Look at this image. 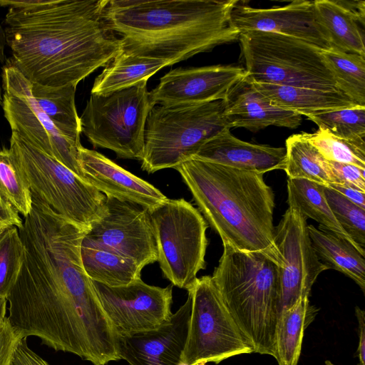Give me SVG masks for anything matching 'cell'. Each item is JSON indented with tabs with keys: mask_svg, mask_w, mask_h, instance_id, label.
Returning a JSON list of instances; mask_svg holds the SVG:
<instances>
[{
	"mask_svg": "<svg viewBox=\"0 0 365 365\" xmlns=\"http://www.w3.org/2000/svg\"><path fill=\"white\" fill-rule=\"evenodd\" d=\"M18 230L25 256L6 297L12 327L93 365L119 360L118 335L82 264L86 231L61 220L40 226L32 210Z\"/></svg>",
	"mask_w": 365,
	"mask_h": 365,
	"instance_id": "1",
	"label": "cell"
},
{
	"mask_svg": "<svg viewBox=\"0 0 365 365\" xmlns=\"http://www.w3.org/2000/svg\"><path fill=\"white\" fill-rule=\"evenodd\" d=\"M107 1L44 0L9 9L4 29L11 63L30 83L77 86L123 48L105 20Z\"/></svg>",
	"mask_w": 365,
	"mask_h": 365,
	"instance_id": "2",
	"label": "cell"
},
{
	"mask_svg": "<svg viewBox=\"0 0 365 365\" xmlns=\"http://www.w3.org/2000/svg\"><path fill=\"white\" fill-rule=\"evenodd\" d=\"M237 0H108L107 25L137 56L173 66L239 40L231 21Z\"/></svg>",
	"mask_w": 365,
	"mask_h": 365,
	"instance_id": "3",
	"label": "cell"
},
{
	"mask_svg": "<svg viewBox=\"0 0 365 365\" xmlns=\"http://www.w3.org/2000/svg\"><path fill=\"white\" fill-rule=\"evenodd\" d=\"M174 169L222 245L241 252H261L282 266L274 241V194L264 174L195 158Z\"/></svg>",
	"mask_w": 365,
	"mask_h": 365,
	"instance_id": "4",
	"label": "cell"
},
{
	"mask_svg": "<svg viewBox=\"0 0 365 365\" xmlns=\"http://www.w3.org/2000/svg\"><path fill=\"white\" fill-rule=\"evenodd\" d=\"M211 277L254 352L274 357L275 330L282 311L279 266L261 252L223 245Z\"/></svg>",
	"mask_w": 365,
	"mask_h": 365,
	"instance_id": "5",
	"label": "cell"
},
{
	"mask_svg": "<svg viewBox=\"0 0 365 365\" xmlns=\"http://www.w3.org/2000/svg\"><path fill=\"white\" fill-rule=\"evenodd\" d=\"M223 101L200 104L155 105L147 118L141 168L148 173L175 168L208 140L230 129Z\"/></svg>",
	"mask_w": 365,
	"mask_h": 365,
	"instance_id": "6",
	"label": "cell"
},
{
	"mask_svg": "<svg viewBox=\"0 0 365 365\" xmlns=\"http://www.w3.org/2000/svg\"><path fill=\"white\" fill-rule=\"evenodd\" d=\"M239 41L245 70L252 82L339 91L321 51L302 40L247 31L240 33Z\"/></svg>",
	"mask_w": 365,
	"mask_h": 365,
	"instance_id": "7",
	"label": "cell"
},
{
	"mask_svg": "<svg viewBox=\"0 0 365 365\" xmlns=\"http://www.w3.org/2000/svg\"><path fill=\"white\" fill-rule=\"evenodd\" d=\"M9 150L31 193L58 215L88 230L106 210V197L56 159L11 133Z\"/></svg>",
	"mask_w": 365,
	"mask_h": 365,
	"instance_id": "8",
	"label": "cell"
},
{
	"mask_svg": "<svg viewBox=\"0 0 365 365\" xmlns=\"http://www.w3.org/2000/svg\"><path fill=\"white\" fill-rule=\"evenodd\" d=\"M147 81L106 95H91L80 123L81 132L94 148L111 150L119 158L141 160L145 123L153 107Z\"/></svg>",
	"mask_w": 365,
	"mask_h": 365,
	"instance_id": "9",
	"label": "cell"
},
{
	"mask_svg": "<svg viewBox=\"0 0 365 365\" xmlns=\"http://www.w3.org/2000/svg\"><path fill=\"white\" fill-rule=\"evenodd\" d=\"M150 213L163 277L187 291L206 267L208 225L200 211L183 198L168 199Z\"/></svg>",
	"mask_w": 365,
	"mask_h": 365,
	"instance_id": "10",
	"label": "cell"
},
{
	"mask_svg": "<svg viewBox=\"0 0 365 365\" xmlns=\"http://www.w3.org/2000/svg\"><path fill=\"white\" fill-rule=\"evenodd\" d=\"M192 307L182 365L218 364L239 354L253 353L224 304L211 276L197 278L187 290Z\"/></svg>",
	"mask_w": 365,
	"mask_h": 365,
	"instance_id": "11",
	"label": "cell"
},
{
	"mask_svg": "<svg viewBox=\"0 0 365 365\" xmlns=\"http://www.w3.org/2000/svg\"><path fill=\"white\" fill-rule=\"evenodd\" d=\"M2 87V107L11 132L84 180L78 161L82 145L56 128L32 96L30 81L11 62L3 68Z\"/></svg>",
	"mask_w": 365,
	"mask_h": 365,
	"instance_id": "12",
	"label": "cell"
},
{
	"mask_svg": "<svg viewBox=\"0 0 365 365\" xmlns=\"http://www.w3.org/2000/svg\"><path fill=\"white\" fill-rule=\"evenodd\" d=\"M92 282L118 336L153 330L170 320L173 284L149 285L141 278L120 287Z\"/></svg>",
	"mask_w": 365,
	"mask_h": 365,
	"instance_id": "13",
	"label": "cell"
},
{
	"mask_svg": "<svg viewBox=\"0 0 365 365\" xmlns=\"http://www.w3.org/2000/svg\"><path fill=\"white\" fill-rule=\"evenodd\" d=\"M103 216L85 237L132 259L142 269L158 262L150 211L129 202L106 197Z\"/></svg>",
	"mask_w": 365,
	"mask_h": 365,
	"instance_id": "14",
	"label": "cell"
},
{
	"mask_svg": "<svg viewBox=\"0 0 365 365\" xmlns=\"http://www.w3.org/2000/svg\"><path fill=\"white\" fill-rule=\"evenodd\" d=\"M307 219L297 208L289 207L274 227V241L283 262L279 267L282 310L299 297H309L318 276L329 269L313 248Z\"/></svg>",
	"mask_w": 365,
	"mask_h": 365,
	"instance_id": "15",
	"label": "cell"
},
{
	"mask_svg": "<svg viewBox=\"0 0 365 365\" xmlns=\"http://www.w3.org/2000/svg\"><path fill=\"white\" fill-rule=\"evenodd\" d=\"M246 76L244 68L213 65L177 68L166 73L149 91L152 105L200 104L223 100L229 90Z\"/></svg>",
	"mask_w": 365,
	"mask_h": 365,
	"instance_id": "16",
	"label": "cell"
},
{
	"mask_svg": "<svg viewBox=\"0 0 365 365\" xmlns=\"http://www.w3.org/2000/svg\"><path fill=\"white\" fill-rule=\"evenodd\" d=\"M231 21L240 33L274 32L299 38L320 51L331 49L327 32L317 17L314 1L295 0L271 9H256L239 1L232 10Z\"/></svg>",
	"mask_w": 365,
	"mask_h": 365,
	"instance_id": "17",
	"label": "cell"
},
{
	"mask_svg": "<svg viewBox=\"0 0 365 365\" xmlns=\"http://www.w3.org/2000/svg\"><path fill=\"white\" fill-rule=\"evenodd\" d=\"M191 307L188 294L170 320L159 328L118 336L119 359L130 365H182L181 356L187 338Z\"/></svg>",
	"mask_w": 365,
	"mask_h": 365,
	"instance_id": "18",
	"label": "cell"
},
{
	"mask_svg": "<svg viewBox=\"0 0 365 365\" xmlns=\"http://www.w3.org/2000/svg\"><path fill=\"white\" fill-rule=\"evenodd\" d=\"M78 161L84 180L106 197L135 203L150 212L168 199L153 185L96 150L81 145Z\"/></svg>",
	"mask_w": 365,
	"mask_h": 365,
	"instance_id": "19",
	"label": "cell"
},
{
	"mask_svg": "<svg viewBox=\"0 0 365 365\" xmlns=\"http://www.w3.org/2000/svg\"><path fill=\"white\" fill-rule=\"evenodd\" d=\"M227 126L256 132L270 125L297 128L302 123L299 113L277 107L254 86L247 76L237 82L222 100Z\"/></svg>",
	"mask_w": 365,
	"mask_h": 365,
	"instance_id": "20",
	"label": "cell"
},
{
	"mask_svg": "<svg viewBox=\"0 0 365 365\" xmlns=\"http://www.w3.org/2000/svg\"><path fill=\"white\" fill-rule=\"evenodd\" d=\"M230 130L208 140L192 158L262 174L284 169L285 148L245 142Z\"/></svg>",
	"mask_w": 365,
	"mask_h": 365,
	"instance_id": "21",
	"label": "cell"
},
{
	"mask_svg": "<svg viewBox=\"0 0 365 365\" xmlns=\"http://www.w3.org/2000/svg\"><path fill=\"white\" fill-rule=\"evenodd\" d=\"M252 83L255 87L273 105L297 112L302 115L351 108L359 105L339 91H320L302 87Z\"/></svg>",
	"mask_w": 365,
	"mask_h": 365,
	"instance_id": "22",
	"label": "cell"
},
{
	"mask_svg": "<svg viewBox=\"0 0 365 365\" xmlns=\"http://www.w3.org/2000/svg\"><path fill=\"white\" fill-rule=\"evenodd\" d=\"M81 257L84 271L92 281L109 287H120L141 278L142 269L132 259L85 236Z\"/></svg>",
	"mask_w": 365,
	"mask_h": 365,
	"instance_id": "23",
	"label": "cell"
},
{
	"mask_svg": "<svg viewBox=\"0 0 365 365\" xmlns=\"http://www.w3.org/2000/svg\"><path fill=\"white\" fill-rule=\"evenodd\" d=\"M313 248L319 260L354 280L365 292V255L353 245L326 227L307 225Z\"/></svg>",
	"mask_w": 365,
	"mask_h": 365,
	"instance_id": "24",
	"label": "cell"
},
{
	"mask_svg": "<svg viewBox=\"0 0 365 365\" xmlns=\"http://www.w3.org/2000/svg\"><path fill=\"white\" fill-rule=\"evenodd\" d=\"M169 66L166 60L139 56L123 48L95 78L91 93L106 95L129 88Z\"/></svg>",
	"mask_w": 365,
	"mask_h": 365,
	"instance_id": "25",
	"label": "cell"
},
{
	"mask_svg": "<svg viewBox=\"0 0 365 365\" xmlns=\"http://www.w3.org/2000/svg\"><path fill=\"white\" fill-rule=\"evenodd\" d=\"M324 186L304 179H287V203L297 208L307 218L317 222L329 230L353 245L362 255L364 249L344 231L334 215L326 199Z\"/></svg>",
	"mask_w": 365,
	"mask_h": 365,
	"instance_id": "26",
	"label": "cell"
},
{
	"mask_svg": "<svg viewBox=\"0 0 365 365\" xmlns=\"http://www.w3.org/2000/svg\"><path fill=\"white\" fill-rule=\"evenodd\" d=\"M318 21L332 49L365 56L364 31L356 19L336 1H314Z\"/></svg>",
	"mask_w": 365,
	"mask_h": 365,
	"instance_id": "27",
	"label": "cell"
},
{
	"mask_svg": "<svg viewBox=\"0 0 365 365\" xmlns=\"http://www.w3.org/2000/svg\"><path fill=\"white\" fill-rule=\"evenodd\" d=\"M31 93L42 110L66 137L81 143V123L75 94L76 86L51 87L31 83Z\"/></svg>",
	"mask_w": 365,
	"mask_h": 365,
	"instance_id": "28",
	"label": "cell"
},
{
	"mask_svg": "<svg viewBox=\"0 0 365 365\" xmlns=\"http://www.w3.org/2000/svg\"><path fill=\"white\" fill-rule=\"evenodd\" d=\"M284 170L288 178L304 179L324 186L338 184L329 165L304 133L290 135L286 140Z\"/></svg>",
	"mask_w": 365,
	"mask_h": 365,
	"instance_id": "29",
	"label": "cell"
},
{
	"mask_svg": "<svg viewBox=\"0 0 365 365\" xmlns=\"http://www.w3.org/2000/svg\"><path fill=\"white\" fill-rule=\"evenodd\" d=\"M309 309V297H302L281 311L275 330L274 358L279 365L297 364Z\"/></svg>",
	"mask_w": 365,
	"mask_h": 365,
	"instance_id": "30",
	"label": "cell"
},
{
	"mask_svg": "<svg viewBox=\"0 0 365 365\" xmlns=\"http://www.w3.org/2000/svg\"><path fill=\"white\" fill-rule=\"evenodd\" d=\"M338 89L365 106V56L336 49L321 51Z\"/></svg>",
	"mask_w": 365,
	"mask_h": 365,
	"instance_id": "31",
	"label": "cell"
},
{
	"mask_svg": "<svg viewBox=\"0 0 365 365\" xmlns=\"http://www.w3.org/2000/svg\"><path fill=\"white\" fill-rule=\"evenodd\" d=\"M305 116L319 128L348 140L363 142L365 138V106H356Z\"/></svg>",
	"mask_w": 365,
	"mask_h": 365,
	"instance_id": "32",
	"label": "cell"
},
{
	"mask_svg": "<svg viewBox=\"0 0 365 365\" xmlns=\"http://www.w3.org/2000/svg\"><path fill=\"white\" fill-rule=\"evenodd\" d=\"M0 193L26 217L32 209L29 185L9 149L0 150Z\"/></svg>",
	"mask_w": 365,
	"mask_h": 365,
	"instance_id": "33",
	"label": "cell"
},
{
	"mask_svg": "<svg viewBox=\"0 0 365 365\" xmlns=\"http://www.w3.org/2000/svg\"><path fill=\"white\" fill-rule=\"evenodd\" d=\"M304 135L327 160L365 169V141L342 139L320 128L315 133Z\"/></svg>",
	"mask_w": 365,
	"mask_h": 365,
	"instance_id": "34",
	"label": "cell"
},
{
	"mask_svg": "<svg viewBox=\"0 0 365 365\" xmlns=\"http://www.w3.org/2000/svg\"><path fill=\"white\" fill-rule=\"evenodd\" d=\"M25 249L16 227L0 235V297H7L19 275Z\"/></svg>",
	"mask_w": 365,
	"mask_h": 365,
	"instance_id": "35",
	"label": "cell"
},
{
	"mask_svg": "<svg viewBox=\"0 0 365 365\" xmlns=\"http://www.w3.org/2000/svg\"><path fill=\"white\" fill-rule=\"evenodd\" d=\"M327 202L338 222L351 238L365 248V210L333 188L324 186Z\"/></svg>",
	"mask_w": 365,
	"mask_h": 365,
	"instance_id": "36",
	"label": "cell"
},
{
	"mask_svg": "<svg viewBox=\"0 0 365 365\" xmlns=\"http://www.w3.org/2000/svg\"><path fill=\"white\" fill-rule=\"evenodd\" d=\"M338 184H346L365 192V169L359 166L328 160Z\"/></svg>",
	"mask_w": 365,
	"mask_h": 365,
	"instance_id": "37",
	"label": "cell"
},
{
	"mask_svg": "<svg viewBox=\"0 0 365 365\" xmlns=\"http://www.w3.org/2000/svg\"><path fill=\"white\" fill-rule=\"evenodd\" d=\"M23 338L6 317L0 324V365H11L16 347Z\"/></svg>",
	"mask_w": 365,
	"mask_h": 365,
	"instance_id": "38",
	"label": "cell"
},
{
	"mask_svg": "<svg viewBox=\"0 0 365 365\" xmlns=\"http://www.w3.org/2000/svg\"><path fill=\"white\" fill-rule=\"evenodd\" d=\"M11 365H51L34 351L27 344L26 338H23L15 351Z\"/></svg>",
	"mask_w": 365,
	"mask_h": 365,
	"instance_id": "39",
	"label": "cell"
},
{
	"mask_svg": "<svg viewBox=\"0 0 365 365\" xmlns=\"http://www.w3.org/2000/svg\"><path fill=\"white\" fill-rule=\"evenodd\" d=\"M22 225L23 222L19 212L0 193V228L16 227L19 229Z\"/></svg>",
	"mask_w": 365,
	"mask_h": 365,
	"instance_id": "40",
	"label": "cell"
},
{
	"mask_svg": "<svg viewBox=\"0 0 365 365\" xmlns=\"http://www.w3.org/2000/svg\"><path fill=\"white\" fill-rule=\"evenodd\" d=\"M328 187L336 190L348 200L365 210V192L346 184H334Z\"/></svg>",
	"mask_w": 365,
	"mask_h": 365,
	"instance_id": "41",
	"label": "cell"
},
{
	"mask_svg": "<svg viewBox=\"0 0 365 365\" xmlns=\"http://www.w3.org/2000/svg\"><path fill=\"white\" fill-rule=\"evenodd\" d=\"M355 314L359 323V345L356 353L359 358L358 365H365V312L356 307Z\"/></svg>",
	"mask_w": 365,
	"mask_h": 365,
	"instance_id": "42",
	"label": "cell"
},
{
	"mask_svg": "<svg viewBox=\"0 0 365 365\" xmlns=\"http://www.w3.org/2000/svg\"><path fill=\"white\" fill-rule=\"evenodd\" d=\"M336 3L348 11L358 22L363 26L365 23V1H336Z\"/></svg>",
	"mask_w": 365,
	"mask_h": 365,
	"instance_id": "43",
	"label": "cell"
},
{
	"mask_svg": "<svg viewBox=\"0 0 365 365\" xmlns=\"http://www.w3.org/2000/svg\"><path fill=\"white\" fill-rule=\"evenodd\" d=\"M6 43V34L4 29L0 25V63L4 62L5 58L4 48ZM0 104L2 105V97L0 89Z\"/></svg>",
	"mask_w": 365,
	"mask_h": 365,
	"instance_id": "44",
	"label": "cell"
},
{
	"mask_svg": "<svg viewBox=\"0 0 365 365\" xmlns=\"http://www.w3.org/2000/svg\"><path fill=\"white\" fill-rule=\"evenodd\" d=\"M7 299L6 297H0V324L6 317V307H7Z\"/></svg>",
	"mask_w": 365,
	"mask_h": 365,
	"instance_id": "45",
	"label": "cell"
},
{
	"mask_svg": "<svg viewBox=\"0 0 365 365\" xmlns=\"http://www.w3.org/2000/svg\"><path fill=\"white\" fill-rule=\"evenodd\" d=\"M9 228V227H8ZM7 228H0V235L3 233Z\"/></svg>",
	"mask_w": 365,
	"mask_h": 365,
	"instance_id": "46",
	"label": "cell"
}]
</instances>
